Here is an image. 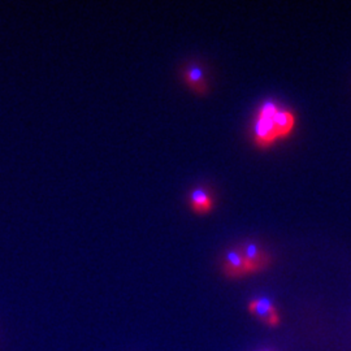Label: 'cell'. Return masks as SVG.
I'll use <instances>...</instances> for the list:
<instances>
[{"label": "cell", "mask_w": 351, "mask_h": 351, "mask_svg": "<svg viewBox=\"0 0 351 351\" xmlns=\"http://www.w3.org/2000/svg\"><path fill=\"white\" fill-rule=\"evenodd\" d=\"M278 107L274 101H265L261 107L254 128V137L258 146L268 147L277 138H280L276 124H275V113Z\"/></svg>", "instance_id": "cell-1"}, {"label": "cell", "mask_w": 351, "mask_h": 351, "mask_svg": "<svg viewBox=\"0 0 351 351\" xmlns=\"http://www.w3.org/2000/svg\"><path fill=\"white\" fill-rule=\"evenodd\" d=\"M247 311L268 328H277L281 326V316L278 314V310L272 301L267 298L251 300L247 303Z\"/></svg>", "instance_id": "cell-2"}, {"label": "cell", "mask_w": 351, "mask_h": 351, "mask_svg": "<svg viewBox=\"0 0 351 351\" xmlns=\"http://www.w3.org/2000/svg\"><path fill=\"white\" fill-rule=\"evenodd\" d=\"M239 250L246 261L250 275L263 272L271 265L269 255L256 243L246 242L243 246L239 247Z\"/></svg>", "instance_id": "cell-3"}, {"label": "cell", "mask_w": 351, "mask_h": 351, "mask_svg": "<svg viewBox=\"0 0 351 351\" xmlns=\"http://www.w3.org/2000/svg\"><path fill=\"white\" fill-rule=\"evenodd\" d=\"M223 274L229 278H242L250 276L249 267L239 249H232L226 252L223 262Z\"/></svg>", "instance_id": "cell-4"}, {"label": "cell", "mask_w": 351, "mask_h": 351, "mask_svg": "<svg viewBox=\"0 0 351 351\" xmlns=\"http://www.w3.org/2000/svg\"><path fill=\"white\" fill-rule=\"evenodd\" d=\"M190 206L197 213H208L213 208V198L206 190L195 189L190 195Z\"/></svg>", "instance_id": "cell-5"}, {"label": "cell", "mask_w": 351, "mask_h": 351, "mask_svg": "<svg viewBox=\"0 0 351 351\" xmlns=\"http://www.w3.org/2000/svg\"><path fill=\"white\" fill-rule=\"evenodd\" d=\"M185 81L188 82L189 86L197 91L198 94H203L207 91V85L204 81V75L198 66H191L185 72Z\"/></svg>", "instance_id": "cell-6"}]
</instances>
